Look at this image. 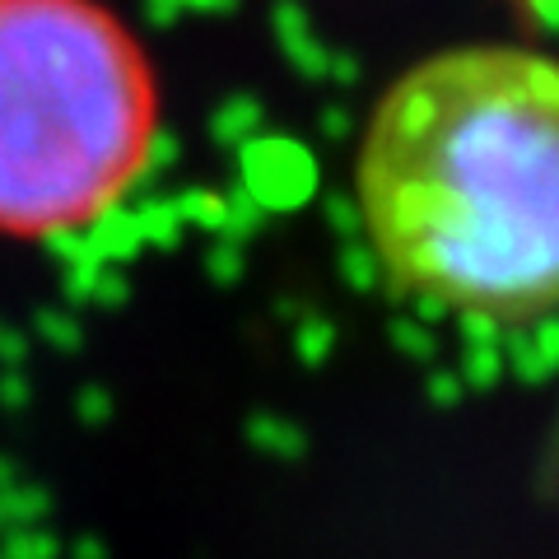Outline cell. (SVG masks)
<instances>
[{
  "label": "cell",
  "instance_id": "obj_1",
  "mask_svg": "<svg viewBox=\"0 0 559 559\" xmlns=\"http://www.w3.org/2000/svg\"><path fill=\"white\" fill-rule=\"evenodd\" d=\"M355 201L401 294L485 322L559 312V61L452 47L369 117Z\"/></svg>",
  "mask_w": 559,
  "mask_h": 559
},
{
  "label": "cell",
  "instance_id": "obj_2",
  "mask_svg": "<svg viewBox=\"0 0 559 559\" xmlns=\"http://www.w3.org/2000/svg\"><path fill=\"white\" fill-rule=\"evenodd\" d=\"M159 90L103 0H0V238H61L140 182Z\"/></svg>",
  "mask_w": 559,
  "mask_h": 559
}]
</instances>
